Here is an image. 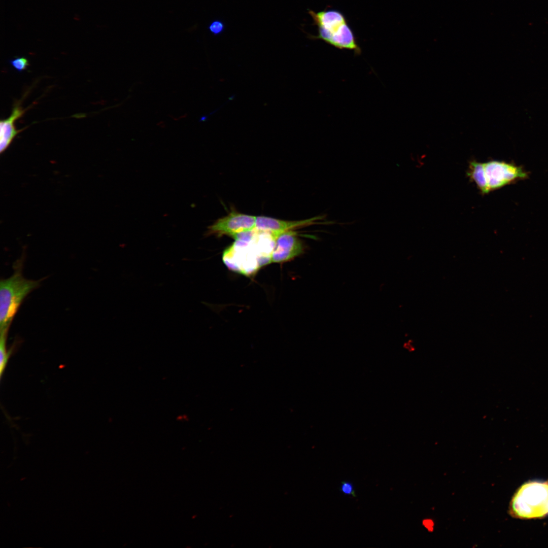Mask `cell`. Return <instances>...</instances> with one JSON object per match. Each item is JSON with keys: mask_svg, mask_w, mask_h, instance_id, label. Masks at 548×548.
<instances>
[{"mask_svg": "<svg viewBox=\"0 0 548 548\" xmlns=\"http://www.w3.org/2000/svg\"><path fill=\"white\" fill-rule=\"evenodd\" d=\"M312 17L313 25L318 28L316 36L307 33V37L313 40H321L340 50H348L356 55L361 54L355 35L345 15L334 9H325L315 12L308 9Z\"/></svg>", "mask_w": 548, "mask_h": 548, "instance_id": "cell-2", "label": "cell"}, {"mask_svg": "<svg viewBox=\"0 0 548 548\" xmlns=\"http://www.w3.org/2000/svg\"><path fill=\"white\" fill-rule=\"evenodd\" d=\"M314 220L285 221L266 216H257L255 229L269 233L276 239L278 235L285 231L312 224Z\"/></svg>", "mask_w": 548, "mask_h": 548, "instance_id": "cell-8", "label": "cell"}, {"mask_svg": "<svg viewBox=\"0 0 548 548\" xmlns=\"http://www.w3.org/2000/svg\"><path fill=\"white\" fill-rule=\"evenodd\" d=\"M210 31L214 36H218L223 33L225 29L223 21L219 19L213 21L208 27Z\"/></svg>", "mask_w": 548, "mask_h": 548, "instance_id": "cell-13", "label": "cell"}, {"mask_svg": "<svg viewBox=\"0 0 548 548\" xmlns=\"http://www.w3.org/2000/svg\"><path fill=\"white\" fill-rule=\"evenodd\" d=\"M261 231L255 229L233 237L235 242L223 255V261L228 268L249 276L271 263L275 239L265 231L260 236Z\"/></svg>", "mask_w": 548, "mask_h": 548, "instance_id": "cell-1", "label": "cell"}, {"mask_svg": "<svg viewBox=\"0 0 548 548\" xmlns=\"http://www.w3.org/2000/svg\"><path fill=\"white\" fill-rule=\"evenodd\" d=\"M256 224V216L232 212L209 226L207 234H226L233 237L238 234L255 229Z\"/></svg>", "mask_w": 548, "mask_h": 548, "instance_id": "cell-6", "label": "cell"}, {"mask_svg": "<svg viewBox=\"0 0 548 548\" xmlns=\"http://www.w3.org/2000/svg\"><path fill=\"white\" fill-rule=\"evenodd\" d=\"M340 491L346 495L356 497L353 485L346 481L341 483Z\"/></svg>", "mask_w": 548, "mask_h": 548, "instance_id": "cell-14", "label": "cell"}, {"mask_svg": "<svg viewBox=\"0 0 548 548\" xmlns=\"http://www.w3.org/2000/svg\"><path fill=\"white\" fill-rule=\"evenodd\" d=\"M8 332H1L0 337V374L2 377L7 366L11 352H8L6 341Z\"/></svg>", "mask_w": 548, "mask_h": 548, "instance_id": "cell-11", "label": "cell"}, {"mask_svg": "<svg viewBox=\"0 0 548 548\" xmlns=\"http://www.w3.org/2000/svg\"><path fill=\"white\" fill-rule=\"evenodd\" d=\"M26 110L23 109L19 101L13 107L11 114L0 121V152H5L13 139L21 130H17L14 122L22 116Z\"/></svg>", "mask_w": 548, "mask_h": 548, "instance_id": "cell-9", "label": "cell"}, {"mask_svg": "<svg viewBox=\"0 0 548 548\" xmlns=\"http://www.w3.org/2000/svg\"><path fill=\"white\" fill-rule=\"evenodd\" d=\"M22 264H16L14 273L0 283L1 332H8L9 327L25 297L40 284L39 280L25 279L22 273Z\"/></svg>", "mask_w": 548, "mask_h": 548, "instance_id": "cell-3", "label": "cell"}, {"mask_svg": "<svg viewBox=\"0 0 548 548\" xmlns=\"http://www.w3.org/2000/svg\"><path fill=\"white\" fill-rule=\"evenodd\" d=\"M302 251V245L296 233L292 230L285 231L275 239L271 262L288 261L299 255Z\"/></svg>", "mask_w": 548, "mask_h": 548, "instance_id": "cell-7", "label": "cell"}, {"mask_svg": "<svg viewBox=\"0 0 548 548\" xmlns=\"http://www.w3.org/2000/svg\"><path fill=\"white\" fill-rule=\"evenodd\" d=\"M484 165L490 191L527 177L521 167L504 162L491 161Z\"/></svg>", "mask_w": 548, "mask_h": 548, "instance_id": "cell-5", "label": "cell"}, {"mask_svg": "<svg viewBox=\"0 0 548 548\" xmlns=\"http://www.w3.org/2000/svg\"><path fill=\"white\" fill-rule=\"evenodd\" d=\"M468 176L476 183L483 193H487L490 191L488 188L486 177L484 163L475 161L470 163Z\"/></svg>", "mask_w": 548, "mask_h": 548, "instance_id": "cell-10", "label": "cell"}, {"mask_svg": "<svg viewBox=\"0 0 548 548\" xmlns=\"http://www.w3.org/2000/svg\"><path fill=\"white\" fill-rule=\"evenodd\" d=\"M509 512L521 519H534L548 514V481L523 484L512 497Z\"/></svg>", "mask_w": 548, "mask_h": 548, "instance_id": "cell-4", "label": "cell"}, {"mask_svg": "<svg viewBox=\"0 0 548 548\" xmlns=\"http://www.w3.org/2000/svg\"><path fill=\"white\" fill-rule=\"evenodd\" d=\"M9 62L18 72L25 70L29 65L28 60L24 57H16L10 60Z\"/></svg>", "mask_w": 548, "mask_h": 548, "instance_id": "cell-12", "label": "cell"}]
</instances>
